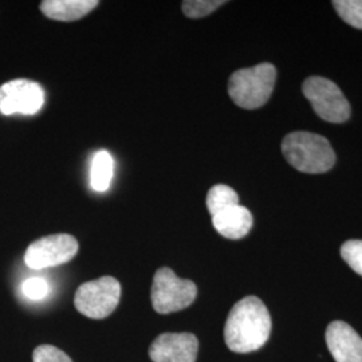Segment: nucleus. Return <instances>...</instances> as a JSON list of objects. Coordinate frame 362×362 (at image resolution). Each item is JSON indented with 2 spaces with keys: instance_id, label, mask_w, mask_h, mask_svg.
Returning a JSON list of instances; mask_svg holds the SVG:
<instances>
[{
  "instance_id": "f257e3e1",
  "label": "nucleus",
  "mask_w": 362,
  "mask_h": 362,
  "mask_svg": "<svg viewBox=\"0 0 362 362\" xmlns=\"http://www.w3.org/2000/svg\"><path fill=\"white\" fill-rule=\"evenodd\" d=\"M272 333V317L258 297L240 299L233 305L224 326V339L235 353L260 349Z\"/></svg>"
},
{
  "instance_id": "f03ea898",
  "label": "nucleus",
  "mask_w": 362,
  "mask_h": 362,
  "mask_svg": "<svg viewBox=\"0 0 362 362\" xmlns=\"http://www.w3.org/2000/svg\"><path fill=\"white\" fill-rule=\"evenodd\" d=\"M286 161L305 173H324L334 167L336 153L330 143L310 132H293L282 143Z\"/></svg>"
},
{
  "instance_id": "7ed1b4c3",
  "label": "nucleus",
  "mask_w": 362,
  "mask_h": 362,
  "mask_svg": "<svg viewBox=\"0 0 362 362\" xmlns=\"http://www.w3.org/2000/svg\"><path fill=\"white\" fill-rule=\"evenodd\" d=\"M276 81V69L264 62L235 71L228 82V94L233 103L247 110L258 109L272 97Z\"/></svg>"
},
{
  "instance_id": "20e7f679",
  "label": "nucleus",
  "mask_w": 362,
  "mask_h": 362,
  "mask_svg": "<svg viewBox=\"0 0 362 362\" xmlns=\"http://www.w3.org/2000/svg\"><path fill=\"white\" fill-rule=\"evenodd\" d=\"M197 296L192 281L181 279L169 267L156 272L152 285V305L158 314H170L191 306Z\"/></svg>"
},
{
  "instance_id": "39448f33",
  "label": "nucleus",
  "mask_w": 362,
  "mask_h": 362,
  "mask_svg": "<svg viewBox=\"0 0 362 362\" xmlns=\"http://www.w3.org/2000/svg\"><path fill=\"white\" fill-rule=\"evenodd\" d=\"M119 299V282L113 276H103L78 287L74 306L88 318L104 320L116 310Z\"/></svg>"
},
{
  "instance_id": "423d86ee",
  "label": "nucleus",
  "mask_w": 362,
  "mask_h": 362,
  "mask_svg": "<svg viewBox=\"0 0 362 362\" xmlns=\"http://www.w3.org/2000/svg\"><path fill=\"white\" fill-rule=\"evenodd\" d=\"M302 90L317 116L325 121L342 124L349 119V101L333 81L324 77L308 78Z\"/></svg>"
},
{
  "instance_id": "0eeeda50",
  "label": "nucleus",
  "mask_w": 362,
  "mask_h": 362,
  "mask_svg": "<svg viewBox=\"0 0 362 362\" xmlns=\"http://www.w3.org/2000/svg\"><path fill=\"white\" fill-rule=\"evenodd\" d=\"M77 239L69 233H55L33 242L25 254L27 267L43 270L65 264L77 255Z\"/></svg>"
},
{
  "instance_id": "6e6552de",
  "label": "nucleus",
  "mask_w": 362,
  "mask_h": 362,
  "mask_svg": "<svg viewBox=\"0 0 362 362\" xmlns=\"http://www.w3.org/2000/svg\"><path fill=\"white\" fill-rule=\"evenodd\" d=\"M45 103L42 86L30 79H13L0 86V113L4 116L38 113Z\"/></svg>"
},
{
  "instance_id": "1a4fd4ad",
  "label": "nucleus",
  "mask_w": 362,
  "mask_h": 362,
  "mask_svg": "<svg viewBox=\"0 0 362 362\" xmlns=\"http://www.w3.org/2000/svg\"><path fill=\"white\" fill-rule=\"evenodd\" d=\"M199 339L192 333H164L149 348L153 362H196Z\"/></svg>"
},
{
  "instance_id": "9d476101",
  "label": "nucleus",
  "mask_w": 362,
  "mask_h": 362,
  "mask_svg": "<svg viewBox=\"0 0 362 362\" xmlns=\"http://www.w3.org/2000/svg\"><path fill=\"white\" fill-rule=\"evenodd\" d=\"M326 344L336 362H362V338L344 321H334L326 329Z\"/></svg>"
},
{
  "instance_id": "9b49d317",
  "label": "nucleus",
  "mask_w": 362,
  "mask_h": 362,
  "mask_svg": "<svg viewBox=\"0 0 362 362\" xmlns=\"http://www.w3.org/2000/svg\"><path fill=\"white\" fill-rule=\"evenodd\" d=\"M212 224L221 236L231 240H238L245 238L251 231L254 218L246 207L238 204L214 215Z\"/></svg>"
},
{
  "instance_id": "f8f14e48",
  "label": "nucleus",
  "mask_w": 362,
  "mask_h": 362,
  "mask_svg": "<svg viewBox=\"0 0 362 362\" xmlns=\"http://www.w3.org/2000/svg\"><path fill=\"white\" fill-rule=\"evenodd\" d=\"M98 4L97 0H45L40 3V11L54 21L74 22L91 13Z\"/></svg>"
},
{
  "instance_id": "ddd939ff",
  "label": "nucleus",
  "mask_w": 362,
  "mask_h": 362,
  "mask_svg": "<svg viewBox=\"0 0 362 362\" xmlns=\"http://www.w3.org/2000/svg\"><path fill=\"white\" fill-rule=\"evenodd\" d=\"M115 175V160L107 151L97 152L91 160L90 184L98 191L105 192L109 189Z\"/></svg>"
},
{
  "instance_id": "4468645a",
  "label": "nucleus",
  "mask_w": 362,
  "mask_h": 362,
  "mask_svg": "<svg viewBox=\"0 0 362 362\" xmlns=\"http://www.w3.org/2000/svg\"><path fill=\"white\" fill-rule=\"evenodd\" d=\"M238 204H239V196L228 185L218 184L208 191L207 208L211 216Z\"/></svg>"
},
{
  "instance_id": "2eb2a0df",
  "label": "nucleus",
  "mask_w": 362,
  "mask_h": 362,
  "mask_svg": "<svg viewBox=\"0 0 362 362\" xmlns=\"http://www.w3.org/2000/svg\"><path fill=\"white\" fill-rule=\"evenodd\" d=\"M333 6L348 25L362 30V0H334Z\"/></svg>"
},
{
  "instance_id": "dca6fc26",
  "label": "nucleus",
  "mask_w": 362,
  "mask_h": 362,
  "mask_svg": "<svg viewBox=\"0 0 362 362\" xmlns=\"http://www.w3.org/2000/svg\"><path fill=\"white\" fill-rule=\"evenodd\" d=\"M224 3L223 0H185L182 1V13L192 19L204 18L216 11Z\"/></svg>"
},
{
  "instance_id": "f3484780",
  "label": "nucleus",
  "mask_w": 362,
  "mask_h": 362,
  "mask_svg": "<svg viewBox=\"0 0 362 362\" xmlns=\"http://www.w3.org/2000/svg\"><path fill=\"white\" fill-rule=\"evenodd\" d=\"M341 257L353 272L362 276V240H348L341 247Z\"/></svg>"
},
{
  "instance_id": "a211bd4d",
  "label": "nucleus",
  "mask_w": 362,
  "mask_h": 362,
  "mask_svg": "<svg viewBox=\"0 0 362 362\" xmlns=\"http://www.w3.org/2000/svg\"><path fill=\"white\" fill-rule=\"evenodd\" d=\"M22 291L28 299L40 300L47 297L50 293V286L43 278H28L22 285Z\"/></svg>"
},
{
  "instance_id": "6ab92c4d",
  "label": "nucleus",
  "mask_w": 362,
  "mask_h": 362,
  "mask_svg": "<svg viewBox=\"0 0 362 362\" xmlns=\"http://www.w3.org/2000/svg\"><path fill=\"white\" fill-rule=\"evenodd\" d=\"M34 362H73L71 358L62 351L52 345H40L33 353Z\"/></svg>"
}]
</instances>
